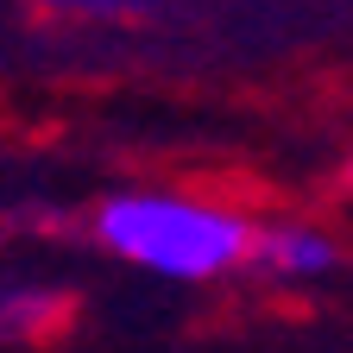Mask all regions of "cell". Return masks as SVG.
<instances>
[{
  "label": "cell",
  "instance_id": "6da1fadb",
  "mask_svg": "<svg viewBox=\"0 0 353 353\" xmlns=\"http://www.w3.org/2000/svg\"><path fill=\"white\" fill-rule=\"evenodd\" d=\"M259 221L196 190H114L88 214V240L108 259L164 284H221L252 265Z\"/></svg>",
  "mask_w": 353,
  "mask_h": 353
},
{
  "label": "cell",
  "instance_id": "7a4b0ae2",
  "mask_svg": "<svg viewBox=\"0 0 353 353\" xmlns=\"http://www.w3.org/2000/svg\"><path fill=\"white\" fill-rule=\"evenodd\" d=\"M341 240L334 228H322V221H309V214H284V221H259V234H252V265L246 272H259L265 284H322L341 272Z\"/></svg>",
  "mask_w": 353,
  "mask_h": 353
},
{
  "label": "cell",
  "instance_id": "3957f363",
  "mask_svg": "<svg viewBox=\"0 0 353 353\" xmlns=\"http://www.w3.org/2000/svg\"><path fill=\"white\" fill-rule=\"evenodd\" d=\"M70 296L51 284H19V278H0V341H44L63 322Z\"/></svg>",
  "mask_w": 353,
  "mask_h": 353
},
{
  "label": "cell",
  "instance_id": "277c9868",
  "mask_svg": "<svg viewBox=\"0 0 353 353\" xmlns=\"http://www.w3.org/2000/svg\"><path fill=\"white\" fill-rule=\"evenodd\" d=\"M44 13H63V19H145L158 13L164 0H38Z\"/></svg>",
  "mask_w": 353,
  "mask_h": 353
},
{
  "label": "cell",
  "instance_id": "5b68a950",
  "mask_svg": "<svg viewBox=\"0 0 353 353\" xmlns=\"http://www.w3.org/2000/svg\"><path fill=\"white\" fill-rule=\"evenodd\" d=\"M341 183H347V196H353V158H347V170H341Z\"/></svg>",
  "mask_w": 353,
  "mask_h": 353
}]
</instances>
